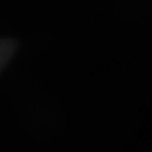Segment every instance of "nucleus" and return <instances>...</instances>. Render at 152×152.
Listing matches in <instances>:
<instances>
[{"label": "nucleus", "mask_w": 152, "mask_h": 152, "mask_svg": "<svg viewBox=\"0 0 152 152\" xmlns=\"http://www.w3.org/2000/svg\"><path fill=\"white\" fill-rule=\"evenodd\" d=\"M17 50V42L11 38H0V73L12 59Z\"/></svg>", "instance_id": "1"}]
</instances>
